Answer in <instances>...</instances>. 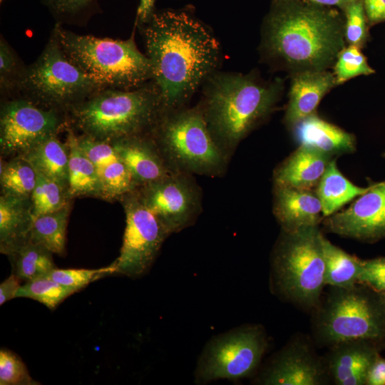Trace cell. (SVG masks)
Returning <instances> with one entry per match:
<instances>
[{
	"label": "cell",
	"mask_w": 385,
	"mask_h": 385,
	"mask_svg": "<svg viewBox=\"0 0 385 385\" xmlns=\"http://www.w3.org/2000/svg\"><path fill=\"white\" fill-rule=\"evenodd\" d=\"M143 24L162 114L185 108L214 73L220 56L219 43L206 26L184 12L153 13Z\"/></svg>",
	"instance_id": "obj_1"
},
{
	"label": "cell",
	"mask_w": 385,
	"mask_h": 385,
	"mask_svg": "<svg viewBox=\"0 0 385 385\" xmlns=\"http://www.w3.org/2000/svg\"><path fill=\"white\" fill-rule=\"evenodd\" d=\"M266 21L262 49L292 73L327 71L345 48L344 17L302 0H276Z\"/></svg>",
	"instance_id": "obj_2"
},
{
	"label": "cell",
	"mask_w": 385,
	"mask_h": 385,
	"mask_svg": "<svg viewBox=\"0 0 385 385\" xmlns=\"http://www.w3.org/2000/svg\"><path fill=\"white\" fill-rule=\"evenodd\" d=\"M206 81L199 106L215 143L230 160L240 143L272 113L282 83L241 73H213Z\"/></svg>",
	"instance_id": "obj_3"
},
{
	"label": "cell",
	"mask_w": 385,
	"mask_h": 385,
	"mask_svg": "<svg viewBox=\"0 0 385 385\" xmlns=\"http://www.w3.org/2000/svg\"><path fill=\"white\" fill-rule=\"evenodd\" d=\"M161 114L155 84L134 90L101 89L66 112L69 128L107 143L150 134Z\"/></svg>",
	"instance_id": "obj_4"
},
{
	"label": "cell",
	"mask_w": 385,
	"mask_h": 385,
	"mask_svg": "<svg viewBox=\"0 0 385 385\" xmlns=\"http://www.w3.org/2000/svg\"><path fill=\"white\" fill-rule=\"evenodd\" d=\"M68 58L101 89L134 90L152 79L150 59L127 40L79 35L57 24L53 30Z\"/></svg>",
	"instance_id": "obj_5"
},
{
	"label": "cell",
	"mask_w": 385,
	"mask_h": 385,
	"mask_svg": "<svg viewBox=\"0 0 385 385\" xmlns=\"http://www.w3.org/2000/svg\"><path fill=\"white\" fill-rule=\"evenodd\" d=\"M150 134L174 172L225 174L230 160L215 143L199 106L162 114Z\"/></svg>",
	"instance_id": "obj_6"
},
{
	"label": "cell",
	"mask_w": 385,
	"mask_h": 385,
	"mask_svg": "<svg viewBox=\"0 0 385 385\" xmlns=\"http://www.w3.org/2000/svg\"><path fill=\"white\" fill-rule=\"evenodd\" d=\"M322 234L318 226L284 232L272 256L273 291L303 308H317L324 284Z\"/></svg>",
	"instance_id": "obj_7"
},
{
	"label": "cell",
	"mask_w": 385,
	"mask_h": 385,
	"mask_svg": "<svg viewBox=\"0 0 385 385\" xmlns=\"http://www.w3.org/2000/svg\"><path fill=\"white\" fill-rule=\"evenodd\" d=\"M313 323L318 343L332 346L352 340L374 341L385 335V312L362 288L332 287L320 302Z\"/></svg>",
	"instance_id": "obj_8"
},
{
	"label": "cell",
	"mask_w": 385,
	"mask_h": 385,
	"mask_svg": "<svg viewBox=\"0 0 385 385\" xmlns=\"http://www.w3.org/2000/svg\"><path fill=\"white\" fill-rule=\"evenodd\" d=\"M19 86L27 99L65 113L101 89L68 58L53 32L38 59L24 71Z\"/></svg>",
	"instance_id": "obj_9"
},
{
	"label": "cell",
	"mask_w": 385,
	"mask_h": 385,
	"mask_svg": "<svg viewBox=\"0 0 385 385\" xmlns=\"http://www.w3.org/2000/svg\"><path fill=\"white\" fill-rule=\"evenodd\" d=\"M268 346L259 325H243L212 338L199 357L195 381L238 380L251 376L259 366Z\"/></svg>",
	"instance_id": "obj_10"
},
{
	"label": "cell",
	"mask_w": 385,
	"mask_h": 385,
	"mask_svg": "<svg viewBox=\"0 0 385 385\" xmlns=\"http://www.w3.org/2000/svg\"><path fill=\"white\" fill-rule=\"evenodd\" d=\"M68 127L66 115L62 111L26 98L8 101L1 107V158L21 156Z\"/></svg>",
	"instance_id": "obj_11"
},
{
	"label": "cell",
	"mask_w": 385,
	"mask_h": 385,
	"mask_svg": "<svg viewBox=\"0 0 385 385\" xmlns=\"http://www.w3.org/2000/svg\"><path fill=\"white\" fill-rule=\"evenodd\" d=\"M125 215V228L115 273L140 277L151 267L165 239L170 235L143 204L135 190L118 200Z\"/></svg>",
	"instance_id": "obj_12"
},
{
	"label": "cell",
	"mask_w": 385,
	"mask_h": 385,
	"mask_svg": "<svg viewBox=\"0 0 385 385\" xmlns=\"http://www.w3.org/2000/svg\"><path fill=\"white\" fill-rule=\"evenodd\" d=\"M193 175L175 173L134 190L170 235L192 225L202 211V192Z\"/></svg>",
	"instance_id": "obj_13"
},
{
	"label": "cell",
	"mask_w": 385,
	"mask_h": 385,
	"mask_svg": "<svg viewBox=\"0 0 385 385\" xmlns=\"http://www.w3.org/2000/svg\"><path fill=\"white\" fill-rule=\"evenodd\" d=\"M328 371L304 339H296L277 353L260 374L257 382L265 385H321Z\"/></svg>",
	"instance_id": "obj_14"
},
{
	"label": "cell",
	"mask_w": 385,
	"mask_h": 385,
	"mask_svg": "<svg viewBox=\"0 0 385 385\" xmlns=\"http://www.w3.org/2000/svg\"><path fill=\"white\" fill-rule=\"evenodd\" d=\"M327 230L361 241H376L385 237V181L370 189L346 210L328 216Z\"/></svg>",
	"instance_id": "obj_15"
},
{
	"label": "cell",
	"mask_w": 385,
	"mask_h": 385,
	"mask_svg": "<svg viewBox=\"0 0 385 385\" xmlns=\"http://www.w3.org/2000/svg\"><path fill=\"white\" fill-rule=\"evenodd\" d=\"M110 143L129 171L136 188L175 173L150 134L127 137Z\"/></svg>",
	"instance_id": "obj_16"
},
{
	"label": "cell",
	"mask_w": 385,
	"mask_h": 385,
	"mask_svg": "<svg viewBox=\"0 0 385 385\" xmlns=\"http://www.w3.org/2000/svg\"><path fill=\"white\" fill-rule=\"evenodd\" d=\"M81 149L93 162L101 184L104 200H119L135 190L130 174L110 143L77 135Z\"/></svg>",
	"instance_id": "obj_17"
},
{
	"label": "cell",
	"mask_w": 385,
	"mask_h": 385,
	"mask_svg": "<svg viewBox=\"0 0 385 385\" xmlns=\"http://www.w3.org/2000/svg\"><path fill=\"white\" fill-rule=\"evenodd\" d=\"M273 213L284 232L318 226L322 215L321 202L312 190L274 185Z\"/></svg>",
	"instance_id": "obj_18"
},
{
	"label": "cell",
	"mask_w": 385,
	"mask_h": 385,
	"mask_svg": "<svg viewBox=\"0 0 385 385\" xmlns=\"http://www.w3.org/2000/svg\"><path fill=\"white\" fill-rule=\"evenodd\" d=\"M371 340H352L330 346L324 360L329 376L338 385L366 384L370 366L379 355Z\"/></svg>",
	"instance_id": "obj_19"
},
{
	"label": "cell",
	"mask_w": 385,
	"mask_h": 385,
	"mask_svg": "<svg viewBox=\"0 0 385 385\" xmlns=\"http://www.w3.org/2000/svg\"><path fill=\"white\" fill-rule=\"evenodd\" d=\"M335 86L333 73L327 71L294 73L284 115L285 123L292 128L302 119L315 113L322 98Z\"/></svg>",
	"instance_id": "obj_20"
},
{
	"label": "cell",
	"mask_w": 385,
	"mask_h": 385,
	"mask_svg": "<svg viewBox=\"0 0 385 385\" xmlns=\"http://www.w3.org/2000/svg\"><path fill=\"white\" fill-rule=\"evenodd\" d=\"M332 157L299 145L274 170V185L312 190L317 185Z\"/></svg>",
	"instance_id": "obj_21"
},
{
	"label": "cell",
	"mask_w": 385,
	"mask_h": 385,
	"mask_svg": "<svg viewBox=\"0 0 385 385\" xmlns=\"http://www.w3.org/2000/svg\"><path fill=\"white\" fill-rule=\"evenodd\" d=\"M34 221L31 198L1 195V253L9 256L29 243Z\"/></svg>",
	"instance_id": "obj_22"
},
{
	"label": "cell",
	"mask_w": 385,
	"mask_h": 385,
	"mask_svg": "<svg viewBox=\"0 0 385 385\" xmlns=\"http://www.w3.org/2000/svg\"><path fill=\"white\" fill-rule=\"evenodd\" d=\"M292 129L299 145L314 148L331 157L352 153L356 148L352 134L315 113L302 119Z\"/></svg>",
	"instance_id": "obj_23"
},
{
	"label": "cell",
	"mask_w": 385,
	"mask_h": 385,
	"mask_svg": "<svg viewBox=\"0 0 385 385\" xmlns=\"http://www.w3.org/2000/svg\"><path fill=\"white\" fill-rule=\"evenodd\" d=\"M66 143L68 148L69 198L91 197L104 200L103 192L95 166L80 147L73 128L68 127Z\"/></svg>",
	"instance_id": "obj_24"
},
{
	"label": "cell",
	"mask_w": 385,
	"mask_h": 385,
	"mask_svg": "<svg viewBox=\"0 0 385 385\" xmlns=\"http://www.w3.org/2000/svg\"><path fill=\"white\" fill-rule=\"evenodd\" d=\"M36 170L68 190V148L57 135L41 142L25 154L19 156Z\"/></svg>",
	"instance_id": "obj_25"
},
{
	"label": "cell",
	"mask_w": 385,
	"mask_h": 385,
	"mask_svg": "<svg viewBox=\"0 0 385 385\" xmlns=\"http://www.w3.org/2000/svg\"><path fill=\"white\" fill-rule=\"evenodd\" d=\"M371 185L361 188L353 184L338 169L332 160L317 185V195L322 207V215L328 217L342 206L367 192Z\"/></svg>",
	"instance_id": "obj_26"
},
{
	"label": "cell",
	"mask_w": 385,
	"mask_h": 385,
	"mask_svg": "<svg viewBox=\"0 0 385 385\" xmlns=\"http://www.w3.org/2000/svg\"><path fill=\"white\" fill-rule=\"evenodd\" d=\"M324 259V284L348 288L357 284L361 260L351 255L322 236Z\"/></svg>",
	"instance_id": "obj_27"
},
{
	"label": "cell",
	"mask_w": 385,
	"mask_h": 385,
	"mask_svg": "<svg viewBox=\"0 0 385 385\" xmlns=\"http://www.w3.org/2000/svg\"><path fill=\"white\" fill-rule=\"evenodd\" d=\"M71 207V202L60 210L35 217L30 242L45 247L53 254L63 255Z\"/></svg>",
	"instance_id": "obj_28"
},
{
	"label": "cell",
	"mask_w": 385,
	"mask_h": 385,
	"mask_svg": "<svg viewBox=\"0 0 385 385\" xmlns=\"http://www.w3.org/2000/svg\"><path fill=\"white\" fill-rule=\"evenodd\" d=\"M52 255L45 247L29 242L8 257L13 274L27 282L41 277L56 268Z\"/></svg>",
	"instance_id": "obj_29"
},
{
	"label": "cell",
	"mask_w": 385,
	"mask_h": 385,
	"mask_svg": "<svg viewBox=\"0 0 385 385\" xmlns=\"http://www.w3.org/2000/svg\"><path fill=\"white\" fill-rule=\"evenodd\" d=\"M36 172L21 157L5 161L1 158V195L31 198L36 183Z\"/></svg>",
	"instance_id": "obj_30"
},
{
	"label": "cell",
	"mask_w": 385,
	"mask_h": 385,
	"mask_svg": "<svg viewBox=\"0 0 385 385\" xmlns=\"http://www.w3.org/2000/svg\"><path fill=\"white\" fill-rule=\"evenodd\" d=\"M36 183L31 200L34 218L63 207L71 200L68 192L48 177L36 173Z\"/></svg>",
	"instance_id": "obj_31"
},
{
	"label": "cell",
	"mask_w": 385,
	"mask_h": 385,
	"mask_svg": "<svg viewBox=\"0 0 385 385\" xmlns=\"http://www.w3.org/2000/svg\"><path fill=\"white\" fill-rule=\"evenodd\" d=\"M73 293L71 289L43 276L21 285L16 293V297L32 299L53 309Z\"/></svg>",
	"instance_id": "obj_32"
},
{
	"label": "cell",
	"mask_w": 385,
	"mask_h": 385,
	"mask_svg": "<svg viewBox=\"0 0 385 385\" xmlns=\"http://www.w3.org/2000/svg\"><path fill=\"white\" fill-rule=\"evenodd\" d=\"M375 71L367 63L360 48L350 46L339 53L334 65V76L337 85L360 75H369Z\"/></svg>",
	"instance_id": "obj_33"
},
{
	"label": "cell",
	"mask_w": 385,
	"mask_h": 385,
	"mask_svg": "<svg viewBox=\"0 0 385 385\" xmlns=\"http://www.w3.org/2000/svg\"><path fill=\"white\" fill-rule=\"evenodd\" d=\"M115 270L113 262L109 266L94 270L58 269L56 267L44 276L76 292L91 282L107 274L115 273Z\"/></svg>",
	"instance_id": "obj_34"
},
{
	"label": "cell",
	"mask_w": 385,
	"mask_h": 385,
	"mask_svg": "<svg viewBox=\"0 0 385 385\" xmlns=\"http://www.w3.org/2000/svg\"><path fill=\"white\" fill-rule=\"evenodd\" d=\"M344 38L350 46L363 47L369 38L367 17L362 0H354L344 8Z\"/></svg>",
	"instance_id": "obj_35"
},
{
	"label": "cell",
	"mask_w": 385,
	"mask_h": 385,
	"mask_svg": "<svg viewBox=\"0 0 385 385\" xmlns=\"http://www.w3.org/2000/svg\"><path fill=\"white\" fill-rule=\"evenodd\" d=\"M34 381L22 360L9 350L0 351V384L1 385H33Z\"/></svg>",
	"instance_id": "obj_36"
},
{
	"label": "cell",
	"mask_w": 385,
	"mask_h": 385,
	"mask_svg": "<svg viewBox=\"0 0 385 385\" xmlns=\"http://www.w3.org/2000/svg\"><path fill=\"white\" fill-rule=\"evenodd\" d=\"M24 71L20 68L19 61L7 42L1 38L0 42V83L1 88L9 91L19 86Z\"/></svg>",
	"instance_id": "obj_37"
},
{
	"label": "cell",
	"mask_w": 385,
	"mask_h": 385,
	"mask_svg": "<svg viewBox=\"0 0 385 385\" xmlns=\"http://www.w3.org/2000/svg\"><path fill=\"white\" fill-rule=\"evenodd\" d=\"M359 283L379 294L385 293V257L361 260Z\"/></svg>",
	"instance_id": "obj_38"
},
{
	"label": "cell",
	"mask_w": 385,
	"mask_h": 385,
	"mask_svg": "<svg viewBox=\"0 0 385 385\" xmlns=\"http://www.w3.org/2000/svg\"><path fill=\"white\" fill-rule=\"evenodd\" d=\"M56 16L73 19L88 14L93 9L96 0H41Z\"/></svg>",
	"instance_id": "obj_39"
},
{
	"label": "cell",
	"mask_w": 385,
	"mask_h": 385,
	"mask_svg": "<svg viewBox=\"0 0 385 385\" xmlns=\"http://www.w3.org/2000/svg\"><path fill=\"white\" fill-rule=\"evenodd\" d=\"M362 2L369 25L385 21V0H362Z\"/></svg>",
	"instance_id": "obj_40"
},
{
	"label": "cell",
	"mask_w": 385,
	"mask_h": 385,
	"mask_svg": "<svg viewBox=\"0 0 385 385\" xmlns=\"http://www.w3.org/2000/svg\"><path fill=\"white\" fill-rule=\"evenodd\" d=\"M366 384L385 385V359L379 355L376 357L369 369Z\"/></svg>",
	"instance_id": "obj_41"
},
{
	"label": "cell",
	"mask_w": 385,
	"mask_h": 385,
	"mask_svg": "<svg viewBox=\"0 0 385 385\" xmlns=\"http://www.w3.org/2000/svg\"><path fill=\"white\" fill-rule=\"evenodd\" d=\"M20 279L14 274H11L0 284V304L16 297V293L20 287Z\"/></svg>",
	"instance_id": "obj_42"
},
{
	"label": "cell",
	"mask_w": 385,
	"mask_h": 385,
	"mask_svg": "<svg viewBox=\"0 0 385 385\" xmlns=\"http://www.w3.org/2000/svg\"><path fill=\"white\" fill-rule=\"evenodd\" d=\"M155 0H140L137 11V21L143 24L153 14V7Z\"/></svg>",
	"instance_id": "obj_43"
},
{
	"label": "cell",
	"mask_w": 385,
	"mask_h": 385,
	"mask_svg": "<svg viewBox=\"0 0 385 385\" xmlns=\"http://www.w3.org/2000/svg\"><path fill=\"white\" fill-rule=\"evenodd\" d=\"M304 1L310 2L312 4L325 6H336L338 7L344 8L348 5L349 3L354 0H302Z\"/></svg>",
	"instance_id": "obj_44"
},
{
	"label": "cell",
	"mask_w": 385,
	"mask_h": 385,
	"mask_svg": "<svg viewBox=\"0 0 385 385\" xmlns=\"http://www.w3.org/2000/svg\"><path fill=\"white\" fill-rule=\"evenodd\" d=\"M379 298H380L381 304H382L383 308H384V312H385V293H380L379 294Z\"/></svg>",
	"instance_id": "obj_45"
},
{
	"label": "cell",
	"mask_w": 385,
	"mask_h": 385,
	"mask_svg": "<svg viewBox=\"0 0 385 385\" xmlns=\"http://www.w3.org/2000/svg\"><path fill=\"white\" fill-rule=\"evenodd\" d=\"M3 0H0L1 2H2Z\"/></svg>",
	"instance_id": "obj_46"
}]
</instances>
